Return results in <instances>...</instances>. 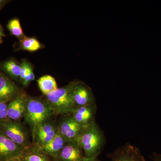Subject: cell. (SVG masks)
Segmentation results:
<instances>
[{"instance_id":"obj_15","label":"cell","mask_w":161,"mask_h":161,"mask_svg":"<svg viewBox=\"0 0 161 161\" xmlns=\"http://www.w3.org/2000/svg\"><path fill=\"white\" fill-rule=\"evenodd\" d=\"M67 142L58 131L52 141L41 148L51 159L53 160L58 156Z\"/></svg>"},{"instance_id":"obj_18","label":"cell","mask_w":161,"mask_h":161,"mask_svg":"<svg viewBox=\"0 0 161 161\" xmlns=\"http://www.w3.org/2000/svg\"><path fill=\"white\" fill-rule=\"evenodd\" d=\"M20 40L21 49L24 50L34 52L42 48V44L36 38L27 37L25 36Z\"/></svg>"},{"instance_id":"obj_17","label":"cell","mask_w":161,"mask_h":161,"mask_svg":"<svg viewBox=\"0 0 161 161\" xmlns=\"http://www.w3.org/2000/svg\"><path fill=\"white\" fill-rule=\"evenodd\" d=\"M2 69L11 78L15 80H20L21 75V65L14 60H9L3 62Z\"/></svg>"},{"instance_id":"obj_13","label":"cell","mask_w":161,"mask_h":161,"mask_svg":"<svg viewBox=\"0 0 161 161\" xmlns=\"http://www.w3.org/2000/svg\"><path fill=\"white\" fill-rule=\"evenodd\" d=\"M19 88L6 75H0V100L10 101L20 93Z\"/></svg>"},{"instance_id":"obj_4","label":"cell","mask_w":161,"mask_h":161,"mask_svg":"<svg viewBox=\"0 0 161 161\" xmlns=\"http://www.w3.org/2000/svg\"><path fill=\"white\" fill-rule=\"evenodd\" d=\"M0 130L19 146L26 148L32 143L31 133L24 123L7 119L0 122Z\"/></svg>"},{"instance_id":"obj_1","label":"cell","mask_w":161,"mask_h":161,"mask_svg":"<svg viewBox=\"0 0 161 161\" xmlns=\"http://www.w3.org/2000/svg\"><path fill=\"white\" fill-rule=\"evenodd\" d=\"M56 116L53 108L45 98L30 97L26 102L24 123L28 125L32 138L37 127L44 122L53 119Z\"/></svg>"},{"instance_id":"obj_23","label":"cell","mask_w":161,"mask_h":161,"mask_svg":"<svg viewBox=\"0 0 161 161\" xmlns=\"http://www.w3.org/2000/svg\"><path fill=\"white\" fill-rule=\"evenodd\" d=\"M4 34L2 26L0 25V43H2L3 41V38L4 37Z\"/></svg>"},{"instance_id":"obj_28","label":"cell","mask_w":161,"mask_h":161,"mask_svg":"<svg viewBox=\"0 0 161 161\" xmlns=\"http://www.w3.org/2000/svg\"><path fill=\"white\" fill-rule=\"evenodd\" d=\"M1 72H0V75H1Z\"/></svg>"},{"instance_id":"obj_14","label":"cell","mask_w":161,"mask_h":161,"mask_svg":"<svg viewBox=\"0 0 161 161\" xmlns=\"http://www.w3.org/2000/svg\"><path fill=\"white\" fill-rule=\"evenodd\" d=\"M21 161H51V158L41 147L32 142L25 148L19 158Z\"/></svg>"},{"instance_id":"obj_9","label":"cell","mask_w":161,"mask_h":161,"mask_svg":"<svg viewBox=\"0 0 161 161\" xmlns=\"http://www.w3.org/2000/svg\"><path fill=\"white\" fill-rule=\"evenodd\" d=\"M28 96L24 92H20L14 98L9 102L7 107L8 119L21 121L26 113V102Z\"/></svg>"},{"instance_id":"obj_11","label":"cell","mask_w":161,"mask_h":161,"mask_svg":"<svg viewBox=\"0 0 161 161\" xmlns=\"http://www.w3.org/2000/svg\"><path fill=\"white\" fill-rule=\"evenodd\" d=\"M97 109L95 103L75 108L70 115L78 123L85 127L95 121Z\"/></svg>"},{"instance_id":"obj_6","label":"cell","mask_w":161,"mask_h":161,"mask_svg":"<svg viewBox=\"0 0 161 161\" xmlns=\"http://www.w3.org/2000/svg\"><path fill=\"white\" fill-rule=\"evenodd\" d=\"M24 149L0 130V161H8L19 158Z\"/></svg>"},{"instance_id":"obj_12","label":"cell","mask_w":161,"mask_h":161,"mask_svg":"<svg viewBox=\"0 0 161 161\" xmlns=\"http://www.w3.org/2000/svg\"><path fill=\"white\" fill-rule=\"evenodd\" d=\"M111 161H146L140 150L130 144L119 148L111 156Z\"/></svg>"},{"instance_id":"obj_25","label":"cell","mask_w":161,"mask_h":161,"mask_svg":"<svg viewBox=\"0 0 161 161\" xmlns=\"http://www.w3.org/2000/svg\"><path fill=\"white\" fill-rule=\"evenodd\" d=\"M83 161H100L97 158H86Z\"/></svg>"},{"instance_id":"obj_3","label":"cell","mask_w":161,"mask_h":161,"mask_svg":"<svg viewBox=\"0 0 161 161\" xmlns=\"http://www.w3.org/2000/svg\"><path fill=\"white\" fill-rule=\"evenodd\" d=\"M74 84L75 80L45 95V99L53 108L56 116L70 115L75 110L73 95Z\"/></svg>"},{"instance_id":"obj_7","label":"cell","mask_w":161,"mask_h":161,"mask_svg":"<svg viewBox=\"0 0 161 161\" xmlns=\"http://www.w3.org/2000/svg\"><path fill=\"white\" fill-rule=\"evenodd\" d=\"M58 123V131L68 142L75 141L83 126L73 119L71 115H64Z\"/></svg>"},{"instance_id":"obj_5","label":"cell","mask_w":161,"mask_h":161,"mask_svg":"<svg viewBox=\"0 0 161 161\" xmlns=\"http://www.w3.org/2000/svg\"><path fill=\"white\" fill-rule=\"evenodd\" d=\"M58 123L53 119L39 125L32 138V142L42 147L48 143L58 132Z\"/></svg>"},{"instance_id":"obj_24","label":"cell","mask_w":161,"mask_h":161,"mask_svg":"<svg viewBox=\"0 0 161 161\" xmlns=\"http://www.w3.org/2000/svg\"><path fill=\"white\" fill-rule=\"evenodd\" d=\"M153 161H161V153L155 154V155H154Z\"/></svg>"},{"instance_id":"obj_16","label":"cell","mask_w":161,"mask_h":161,"mask_svg":"<svg viewBox=\"0 0 161 161\" xmlns=\"http://www.w3.org/2000/svg\"><path fill=\"white\" fill-rule=\"evenodd\" d=\"M38 86L43 95H47L58 89L55 78L50 75L42 76L37 80Z\"/></svg>"},{"instance_id":"obj_27","label":"cell","mask_w":161,"mask_h":161,"mask_svg":"<svg viewBox=\"0 0 161 161\" xmlns=\"http://www.w3.org/2000/svg\"><path fill=\"white\" fill-rule=\"evenodd\" d=\"M8 161H20L19 158L13 159L10 160Z\"/></svg>"},{"instance_id":"obj_26","label":"cell","mask_w":161,"mask_h":161,"mask_svg":"<svg viewBox=\"0 0 161 161\" xmlns=\"http://www.w3.org/2000/svg\"><path fill=\"white\" fill-rule=\"evenodd\" d=\"M6 3V1H3V0H0V9L2 8L3 6L5 5Z\"/></svg>"},{"instance_id":"obj_10","label":"cell","mask_w":161,"mask_h":161,"mask_svg":"<svg viewBox=\"0 0 161 161\" xmlns=\"http://www.w3.org/2000/svg\"><path fill=\"white\" fill-rule=\"evenodd\" d=\"M86 158L76 141L67 142L53 161H83Z\"/></svg>"},{"instance_id":"obj_21","label":"cell","mask_w":161,"mask_h":161,"mask_svg":"<svg viewBox=\"0 0 161 161\" xmlns=\"http://www.w3.org/2000/svg\"><path fill=\"white\" fill-rule=\"evenodd\" d=\"M21 65V73L20 75V80L21 82L24 80L26 75L29 73L30 70L32 69L31 66L30 65L28 62L26 60H24L20 64Z\"/></svg>"},{"instance_id":"obj_20","label":"cell","mask_w":161,"mask_h":161,"mask_svg":"<svg viewBox=\"0 0 161 161\" xmlns=\"http://www.w3.org/2000/svg\"><path fill=\"white\" fill-rule=\"evenodd\" d=\"M9 101L0 100V122L8 119L7 107Z\"/></svg>"},{"instance_id":"obj_2","label":"cell","mask_w":161,"mask_h":161,"mask_svg":"<svg viewBox=\"0 0 161 161\" xmlns=\"http://www.w3.org/2000/svg\"><path fill=\"white\" fill-rule=\"evenodd\" d=\"M86 158H97L105 144L103 132L95 121L84 127L75 140Z\"/></svg>"},{"instance_id":"obj_22","label":"cell","mask_w":161,"mask_h":161,"mask_svg":"<svg viewBox=\"0 0 161 161\" xmlns=\"http://www.w3.org/2000/svg\"><path fill=\"white\" fill-rule=\"evenodd\" d=\"M35 75L33 71L31 69L28 74L24 78V80L22 81V84L24 87L27 86L31 82L35 80Z\"/></svg>"},{"instance_id":"obj_8","label":"cell","mask_w":161,"mask_h":161,"mask_svg":"<svg viewBox=\"0 0 161 161\" xmlns=\"http://www.w3.org/2000/svg\"><path fill=\"white\" fill-rule=\"evenodd\" d=\"M73 95L75 108L95 103L94 94L91 88L79 80H75Z\"/></svg>"},{"instance_id":"obj_19","label":"cell","mask_w":161,"mask_h":161,"mask_svg":"<svg viewBox=\"0 0 161 161\" xmlns=\"http://www.w3.org/2000/svg\"><path fill=\"white\" fill-rule=\"evenodd\" d=\"M7 26L10 33L20 40L25 36L19 19L14 18L9 20Z\"/></svg>"}]
</instances>
